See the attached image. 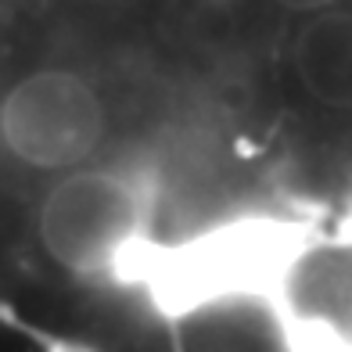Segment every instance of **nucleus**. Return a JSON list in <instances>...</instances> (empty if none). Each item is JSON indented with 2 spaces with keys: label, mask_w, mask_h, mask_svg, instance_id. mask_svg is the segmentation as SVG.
Masks as SVG:
<instances>
[{
  "label": "nucleus",
  "mask_w": 352,
  "mask_h": 352,
  "mask_svg": "<svg viewBox=\"0 0 352 352\" xmlns=\"http://www.w3.org/2000/svg\"><path fill=\"white\" fill-rule=\"evenodd\" d=\"M33 241L58 274L83 284H140L158 234V187L130 166L87 162L51 176L33 209Z\"/></svg>",
  "instance_id": "1"
},
{
  "label": "nucleus",
  "mask_w": 352,
  "mask_h": 352,
  "mask_svg": "<svg viewBox=\"0 0 352 352\" xmlns=\"http://www.w3.org/2000/svg\"><path fill=\"white\" fill-rule=\"evenodd\" d=\"M259 309L280 352H352V212L331 223L292 219Z\"/></svg>",
  "instance_id": "2"
},
{
  "label": "nucleus",
  "mask_w": 352,
  "mask_h": 352,
  "mask_svg": "<svg viewBox=\"0 0 352 352\" xmlns=\"http://www.w3.org/2000/svg\"><path fill=\"white\" fill-rule=\"evenodd\" d=\"M108 130L101 87L76 69H33L0 94V148L29 173L58 176L98 162Z\"/></svg>",
  "instance_id": "3"
},
{
  "label": "nucleus",
  "mask_w": 352,
  "mask_h": 352,
  "mask_svg": "<svg viewBox=\"0 0 352 352\" xmlns=\"http://www.w3.org/2000/svg\"><path fill=\"white\" fill-rule=\"evenodd\" d=\"M298 94L327 116H352V8L306 14L287 43Z\"/></svg>",
  "instance_id": "4"
},
{
  "label": "nucleus",
  "mask_w": 352,
  "mask_h": 352,
  "mask_svg": "<svg viewBox=\"0 0 352 352\" xmlns=\"http://www.w3.org/2000/svg\"><path fill=\"white\" fill-rule=\"evenodd\" d=\"M270 4H277V8L287 11V14H298V19H306V14L327 11V8H338L342 0H270Z\"/></svg>",
  "instance_id": "5"
}]
</instances>
